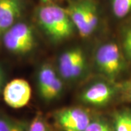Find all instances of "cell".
Listing matches in <instances>:
<instances>
[{
  "label": "cell",
  "instance_id": "ffe728a7",
  "mask_svg": "<svg viewBox=\"0 0 131 131\" xmlns=\"http://www.w3.org/2000/svg\"><path fill=\"white\" fill-rule=\"evenodd\" d=\"M3 85H4V74L2 69L0 68V92L4 89Z\"/></svg>",
  "mask_w": 131,
  "mask_h": 131
},
{
  "label": "cell",
  "instance_id": "8992f818",
  "mask_svg": "<svg viewBox=\"0 0 131 131\" xmlns=\"http://www.w3.org/2000/svg\"><path fill=\"white\" fill-rule=\"evenodd\" d=\"M85 56L80 48H73L64 52L58 60L61 77L66 80H74L84 69Z\"/></svg>",
  "mask_w": 131,
  "mask_h": 131
},
{
  "label": "cell",
  "instance_id": "5b68a950",
  "mask_svg": "<svg viewBox=\"0 0 131 131\" xmlns=\"http://www.w3.org/2000/svg\"><path fill=\"white\" fill-rule=\"evenodd\" d=\"M2 95L7 105L13 108H20L29 102L31 97V88L26 80L14 79L4 87Z\"/></svg>",
  "mask_w": 131,
  "mask_h": 131
},
{
  "label": "cell",
  "instance_id": "9a60e30c",
  "mask_svg": "<svg viewBox=\"0 0 131 131\" xmlns=\"http://www.w3.org/2000/svg\"><path fill=\"white\" fill-rule=\"evenodd\" d=\"M122 51L127 63L131 65V20L123 31Z\"/></svg>",
  "mask_w": 131,
  "mask_h": 131
},
{
  "label": "cell",
  "instance_id": "4fadbf2b",
  "mask_svg": "<svg viewBox=\"0 0 131 131\" xmlns=\"http://www.w3.org/2000/svg\"><path fill=\"white\" fill-rule=\"evenodd\" d=\"M84 9V18L88 30L91 35L98 24V17L95 6L92 2L86 1L83 2Z\"/></svg>",
  "mask_w": 131,
  "mask_h": 131
},
{
  "label": "cell",
  "instance_id": "30bf717a",
  "mask_svg": "<svg viewBox=\"0 0 131 131\" xmlns=\"http://www.w3.org/2000/svg\"><path fill=\"white\" fill-rule=\"evenodd\" d=\"M58 77L54 69L49 64H45L39 69L37 75L38 90L40 95L45 93Z\"/></svg>",
  "mask_w": 131,
  "mask_h": 131
},
{
  "label": "cell",
  "instance_id": "8fae6325",
  "mask_svg": "<svg viewBox=\"0 0 131 131\" xmlns=\"http://www.w3.org/2000/svg\"><path fill=\"white\" fill-rule=\"evenodd\" d=\"M113 131H131V108H122L117 111L113 118Z\"/></svg>",
  "mask_w": 131,
  "mask_h": 131
},
{
  "label": "cell",
  "instance_id": "d6986e66",
  "mask_svg": "<svg viewBox=\"0 0 131 131\" xmlns=\"http://www.w3.org/2000/svg\"><path fill=\"white\" fill-rule=\"evenodd\" d=\"M119 93L122 101L131 103V79L119 85Z\"/></svg>",
  "mask_w": 131,
  "mask_h": 131
},
{
  "label": "cell",
  "instance_id": "277c9868",
  "mask_svg": "<svg viewBox=\"0 0 131 131\" xmlns=\"http://www.w3.org/2000/svg\"><path fill=\"white\" fill-rule=\"evenodd\" d=\"M55 118L64 131H85L92 121L89 114L79 107L61 109L55 114Z\"/></svg>",
  "mask_w": 131,
  "mask_h": 131
},
{
  "label": "cell",
  "instance_id": "6da1fadb",
  "mask_svg": "<svg viewBox=\"0 0 131 131\" xmlns=\"http://www.w3.org/2000/svg\"><path fill=\"white\" fill-rule=\"evenodd\" d=\"M39 23L53 41L61 42L71 37L74 26L67 11L56 5H46L39 9Z\"/></svg>",
  "mask_w": 131,
  "mask_h": 131
},
{
  "label": "cell",
  "instance_id": "52a82bcc",
  "mask_svg": "<svg viewBox=\"0 0 131 131\" xmlns=\"http://www.w3.org/2000/svg\"><path fill=\"white\" fill-rule=\"evenodd\" d=\"M115 90L108 83L99 82L91 84L84 90L82 100L93 106H103L108 103L114 97Z\"/></svg>",
  "mask_w": 131,
  "mask_h": 131
},
{
  "label": "cell",
  "instance_id": "3957f363",
  "mask_svg": "<svg viewBox=\"0 0 131 131\" xmlns=\"http://www.w3.org/2000/svg\"><path fill=\"white\" fill-rule=\"evenodd\" d=\"M2 42L10 52L25 55L35 47L36 39L32 28L25 23H16L4 34Z\"/></svg>",
  "mask_w": 131,
  "mask_h": 131
},
{
  "label": "cell",
  "instance_id": "ac0fdd59",
  "mask_svg": "<svg viewBox=\"0 0 131 131\" xmlns=\"http://www.w3.org/2000/svg\"><path fill=\"white\" fill-rule=\"evenodd\" d=\"M85 131H113L109 125L101 119L92 120Z\"/></svg>",
  "mask_w": 131,
  "mask_h": 131
},
{
  "label": "cell",
  "instance_id": "44dd1931",
  "mask_svg": "<svg viewBox=\"0 0 131 131\" xmlns=\"http://www.w3.org/2000/svg\"><path fill=\"white\" fill-rule=\"evenodd\" d=\"M43 2H50L52 0H42Z\"/></svg>",
  "mask_w": 131,
  "mask_h": 131
},
{
  "label": "cell",
  "instance_id": "ba28073f",
  "mask_svg": "<svg viewBox=\"0 0 131 131\" xmlns=\"http://www.w3.org/2000/svg\"><path fill=\"white\" fill-rule=\"evenodd\" d=\"M21 13L20 0H0V40L18 18Z\"/></svg>",
  "mask_w": 131,
  "mask_h": 131
},
{
  "label": "cell",
  "instance_id": "7c38bea8",
  "mask_svg": "<svg viewBox=\"0 0 131 131\" xmlns=\"http://www.w3.org/2000/svg\"><path fill=\"white\" fill-rule=\"evenodd\" d=\"M28 128L24 121L0 114V131H28Z\"/></svg>",
  "mask_w": 131,
  "mask_h": 131
},
{
  "label": "cell",
  "instance_id": "7a4b0ae2",
  "mask_svg": "<svg viewBox=\"0 0 131 131\" xmlns=\"http://www.w3.org/2000/svg\"><path fill=\"white\" fill-rule=\"evenodd\" d=\"M98 69L111 79L119 77L127 69V61L122 49L115 42H107L98 47L95 52Z\"/></svg>",
  "mask_w": 131,
  "mask_h": 131
},
{
  "label": "cell",
  "instance_id": "9c48e42d",
  "mask_svg": "<svg viewBox=\"0 0 131 131\" xmlns=\"http://www.w3.org/2000/svg\"><path fill=\"white\" fill-rule=\"evenodd\" d=\"M67 12L70 16L71 20L74 27L77 28L80 36L82 37H88L89 36H90L85 22L83 2L71 6L69 11Z\"/></svg>",
  "mask_w": 131,
  "mask_h": 131
},
{
  "label": "cell",
  "instance_id": "2e32d148",
  "mask_svg": "<svg viewBox=\"0 0 131 131\" xmlns=\"http://www.w3.org/2000/svg\"><path fill=\"white\" fill-rule=\"evenodd\" d=\"M63 90V82L60 77H57L54 83L49 88L47 91L41 95L44 100L46 101H50L59 96Z\"/></svg>",
  "mask_w": 131,
  "mask_h": 131
},
{
  "label": "cell",
  "instance_id": "5bb4252c",
  "mask_svg": "<svg viewBox=\"0 0 131 131\" xmlns=\"http://www.w3.org/2000/svg\"><path fill=\"white\" fill-rule=\"evenodd\" d=\"M112 9L116 18H126L131 15V0H112Z\"/></svg>",
  "mask_w": 131,
  "mask_h": 131
},
{
  "label": "cell",
  "instance_id": "e0dca14e",
  "mask_svg": "<svg viewBox=\"0 0 131 131\" xmlns=\"http://www.w3.org/2000/svg\"><path fill=\"white\" fill-rule=\"evenodd\" d=\"M28 131H50V129L42 116L37 115L28 125Z\"/></svg>",
  "mask_w": 131,
  "mask_h": 131
}]
</instances>
